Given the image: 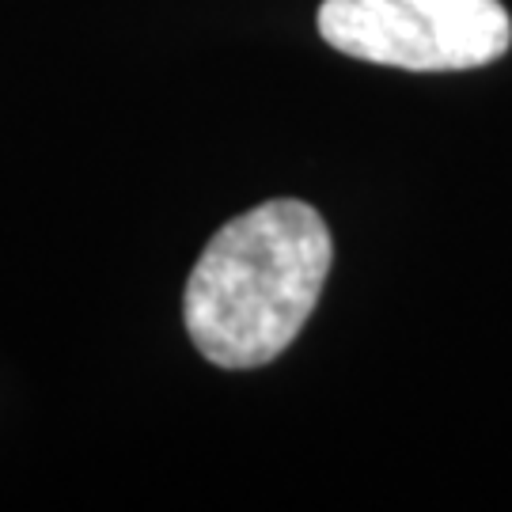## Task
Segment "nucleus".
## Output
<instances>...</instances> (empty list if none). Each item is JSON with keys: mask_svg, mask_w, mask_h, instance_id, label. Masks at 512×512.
I'll list each match as a JSON object with an SVG mask.
<instances>
[{"mask_svg": "<svg viewBox=\"0 0 512 512\" xmlns=\"http://www.w3.org/2000/svg\"><path fill=\"white\" fill-rule=\"evenodd\" d=\"M334 243L319 209L255 205L209 239L186 281V334L220 368H262L304 330L327 285Z\"/></svg>", "mask_w": 512, "mask_h": 512, "instance_id": "1", "label": "nucleus"}, {"mask_svg": "<svg viewBox=\"0 0 512 512\" xmlns=\"http://www.w3.org/2000/svg\"><path fill=\"white\" fill-rule=\"evenodd\" d=\"M319 35L334 50L406 73H459L512 46L501 0H323Z\"/></svg>", "mask_w": 512, "mask_h": 512, "instance_id": "2", "label": "nucleus"}]
</instances>
